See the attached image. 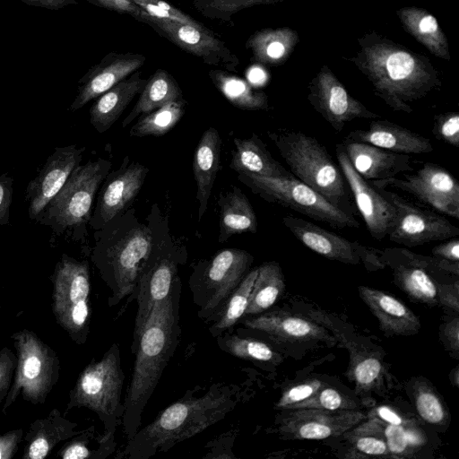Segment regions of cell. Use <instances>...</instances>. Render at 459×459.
<instances>
[{"mask_svg": "<svg viewBox=\"0 0 459 459\" xmlns=\"http://www.w3.org/2000/svg\"><path fill=\"white\" fill-rule=\"evenodd\" d=\"M28 5L42 7L48 10H59L71 4H77L76 0H19Z\"/></svg>", "mask_w": 459, "mask_h": 459, "instance_id": "obj_56", "label": "cell"}, {"mask_svg": "<svg viewBox=\"0 0 459 459\" xmlns=\"http://www.w3.org/2000/svg\"><path fill=\"white\" fill-rule=\"evenodd\" d=\"M78 424L67 420L54 408L46 417L37 419L28 428L23 437L25 446L22 459H43L61 442L79 434Z\"/></svg>", "mask_w": 459, "mask_h": 459, "instance_id": "obj_27", "label": "cell"}, {"mask_svg": "<svg viewBox=\"0 0 459 459\" xmlns=\"http://www.w3.org/2000/svg\"><path fill=\"white\" fill-rule=\"evenodd\" d=\"M444 334L446 337V343L449 345L450 349L458 352L459 351V320L455 317L454 320L449 322L444 330Z\"/></svg>", "mask_w": 459, "mask_h": 459, "instance_id": "obj_55", "label": "cell"}, {"mask_svg": "<svg viewBox=\"0 0 459 459\" xmlns=\"http://www.w3.org/2000/svg\"><path fill=\"white\" fill-rule=\"evenodd\" d=\"M238 179L264 200L293 210L333 228H359V222L333 206L314 189L294 178H269L248 173Z\"/></svg>", "mask_w": 459, "mask_h": 459, "instance_id": "obj_10", "label": "cell"}, {"mask_svg": "<svg viewBox=\"0 0 459 459\" xmlns=\"http://www.w3.org/2000/svg\"><path fill=\"white\" fill-rule=\"evenodd\" d=\"M124 378L119 347L113 343L100 360L92 359L81 372L69 392L65 414L74 408H87L99 416L105 435L113 437L117 420L124 412Z\"/></svg>", "mask_w": 459, "mask_h": 459, "instance_id": "obj_7", "label": "cell"}, {"mask_svg": "<svg viewBox=\"0 0 459 459\" xmlns=\"http://www.w3.org/2000/svg\"><path fill=\"white\" fill-rule=\"evenodd\" d=\"M142 54L110 52L80 79L77 95L69 109L75 111L111 89L143 65Z\"/></svg>", "mask_w": 459, "mask_h": 459, "instance_id": "obj_22", "label": "cell"}, {"mask_svg": "<svg viewBox=\"0 0 459 459\" xmlns=\"http://www.w3.org/2000/svg\"><path fill=\"white\" fill-rule=\"evenodd\" d=\"M220 206L219 241L224 242L236 234L255 233L257 219L246 195L237 186L221 194Z\"/></svg>", "mask_w": 459, "mask_h": 459, "instance_id": "obj_31", "label": "cell"}, {"mask_svg": "<svg viewBox=\"0 0 459 459\" xmlns=\"http://www.w3.org/2000/svg\"><path fill=\"white\" fill-rule=\"evenodd\" d=\"M126 212L94 234L91 257L110 290L109 306L134 293L153 244L152 230L138 221L134 210Z\"/></svg>", "mask_w": 459, "mask_h": 459, "instance_id": "obj_3", "label": "cell"}, {"mask_svg": "<svg viewBox=\"0 0 459 459\" xmlns=\"http://www.w3.org/2000/svg\"><path fill=\"white\" fill-rule=\"evenodd\" d=\"M148 171L144 165L125 157L120 168L109 172L103 180L90 226L99 230L126 212L139 194Z\"/></svg>", "mask_w": 459, "mask_h": 459, "instance_id": "obj_18", "label": "cell"}, {"mask_svg": "<svg viewBox=\"0 0 459 459\" xmlns=\"http://www.w3.org/2000/svg\"><path fill=\"white\" fill-rule=\"evenodd\" d=\"M23 437V429H15L0 435V459H12Z\"/></svg>", "mask_w": 459, "mask_h": 459, "instance_id": "obj_52", "label": "cell"}, {"mask_svg": "<svg viewBox=\"0 0 459 459\" xmlns=\"http://www.w3.org/2000/svg\"><path fill=\"white\" fill-rule=\"evenodd\" d=\"M137 70L97 98L90 108V122L99 133H105L143 89L147 80Z\"/></svg>", "mask_w": 459, "mask_h": 459, "instance_id": "obj_28", "label": "cell"}, {"mask_svg": "<svg viewBox=\"0 0 459 459\" xmlns=\"http://www.w3.org/2000/svg\"><path fill=\"white\" fill-rule=\"evenodd\" d=\"M180 99H183V95L177 81L167 71L158 69L147 80L137 102L123 120L122 127H126L140 116Z\"/></svg>", "mask_w": 459, "mask_h": 459, "instance_id": "obj_33", "label": "cell"}, {"mask_svg": "<svg viewBox=\"0 0 459 459\" xmlns=\"http://www.w3.org/2000/svg\"><path fill=\"white\" fill-rule=\"evenodd\" d=\"M432 255L452 262H459V239L449 238L448 241L435 246L431 250Z\"/></svg>", "mask_w": 459, "mask_h": 459, "instance_id": "obj_54", "label": "cell"}, {"mask_svg": "<svg viewBox=\"0 0 459 459\" xmlns=\"http://www.w3.org/2000/svg\"><path fill=\"white\" fill-rule=\"evenodd\" d=\"M297 41V33L290 28H269L252 34L246 48L251 51L254 61L265 65H280L289 57Z\"/></svg>", "mask_w": 459, "mask_h": 459, "instance_id": "obj_32", "label": "cell"}, {"mask_svg": "<svg viewBox=\"0 0 459 459\" xmlns=\"http://www.w3.org/2000/svg\"><path fill=\"white\" fill-rule=\"evenodd\" d=\"M13 178L7 173L0 175V227L9 224L13 199Z\"/></svg>", "mask_w": 459, "mask_h": 459, "instance_id": "obj_51", "label": "cell"}, {"mask_svg": "<svg viewBox=\"0 0 459 459\" xmlns=\"http://www.w3.org/2000/svg\"><path fill=\"white\" fill-rule=\"evenodd\" d=\"M451 382L455 385L458 386L459 384V371L458 368L456 367L452 372H451Z\"/></svg>", "mask_w": 459, "mask_h": 459, "instance_id": "obj_60", "label": "cell"}, {"mask_svg": "<svg viewBox=\"0 0 459 459\" xmlns=\"http://www.w3.org/2000/svg\"><path fill=\"white\" fill-rule=\"evenodd\" d=\"M336 154L340 169L370 236L381 241L388 236L395 224L394 206L368 180L354 169L342 143L336 145Z\"/></svg>", "mask_w": 459, "mask_h": 459, "instance_id": "obj_19", "label": "cell"}, {"mask_svg": "<svg viewBox=\"0 0 459 459\" xmlns=\"http://www.w3.org/2000/svg\"><path fill=\"white\" fill-rule=\"evenodd\" d=\"M253 261V255L245 250L227 248L206 263L195 287H192L195 300L201 307L200 316L221 313L230 294L249 272Z\"/></svg>", "mask_w": 459, "mask_h": 459, "instance_id": "obj_11", "label": "cell"}, {"mask_svg": "<svg viewBox=\"0 0 459 459\" xmlns=\"http://www.w3.org/2000/svg\"><path fill=\"white\" fill-rule=\"evenodd\" d=\"M414 398L416 410L426 422L437 425L446 420L447 412L445 405L439 395L431 387L421 384L416 389Z\"/></svg>", "mask_w": 459, "mask_h": 459, "instance_id": "obj_42", "label": "cell"}, {"mask_svg": "<svg viewBox=\"0 0 459 459\" xmlns=\"http://www.w3.org/2000/svg\"><path fill=\"white\" fill-rule=\"evenodd\" d=\"M407 439L412 449L423 445L425 441L424 434L419 429L408 424L404 426Z\"/></svg>", "mask_w": 459, "mask_h": 459, "instance_id": "obj_58", "label": "cell"}, {"mask_svg": "<svg viewBox=\"0 0 459 459\" xmlns=\"http://www.w3.org/2000/svg\"><path fill=\"white\" fill-rule=\"evenodd\" d=\"M348 437L358 453L372 456H390L387 445L381 437L349 434Z\"/></svg>", "mask_w": 459, "mask_h": 459, "instance_id": "obj_49", "label": "cell"}, {"mask_svg": "<svg viewBox=\"0 0 459 459\" xmlns=\"http://www.w3.org/2000/svg\"><path fill=\"white\" fill-rule=\"evenodd\" d=\"M149 16L181 24L203 27L202 23L165 0H133Z\"/></svg>", "mask_w": 459, "mask_h": 459, "instance_id": "obj_44", "label": "cell"}, {"mask_svg": "<svg viewBox=\"0 0 459 459\" xmlns=\"http://www.w3.org/2000/svg\"><path fill=\"white\" fill-rule=\"evenodd\" d=\"M186 101L173 100L140 116L129 131L130 136H161L169 132L185 114Z\"/></svg>", "mask_w": 459, "mask_h": 459, "instance_id": "obj_37", "label": "cell"}, {"mask_svg": "<svg viewBox=\"0 0 459 459\" xmlns=\"http://www.w3.org/2000/svg\"><path fill=\"white\" fill-rule=\"evenodd\" d=\"M375 187L395 210V224L388 234L390 241L413 247L459 236V229L443 214L414 204L387 188Z\"/></svg>", "mask_w": 459, "mask_h": 459, "instance_id": "obj_13", "label": "cell"}, {"mask_svg": "<svg viewBox=\"0 0 459 459\" xmlns=\"http://www.w3.org/2000/svg\"><path fill=\"white\" fill-rule=\"evenodd\" d=\"M203 16L230 22L238 12L259 4H271L282 0H188Z\"/></svg>", "mask_w": 459, "mask_h": 459, "instance_id": "obj_41", "label": "cell"}, {"mask_svg": "<svg viewBox=\"0 0 459 459\" xmlns=\"http://www.w3.org/2000/svg\"><path fill=\"white\" fill-rule=\"evenodd\" d=\"M432 133L444 143L459 147V114L456 111L436 115Z\"/></svg>", "mask_w": 459, "mask_h": 459, "instance_id": "obj_45", "label": "cell"}, {"mask_svg": "<svg viewBox=\"0 0 459 459\" xmlns=\"http://www.w3.org/2000/svg\"><path fill=\"white\" fill-rule=\"evenodd\" d=\"M323 409V410H357L358 404L340 391L331 387H322L311 397L290 406L287 410L295 409Z\"/></svg>", "mask_w": 459, "mask_h": 459, "instance_id": "obj_43", "label": "cell"}, {"mask_svg": "<svg viewBox=\"0 0 459 459\" xmlns=\"http://www.w3.org/2000/svg\"><path fill=\"white\" fill-rule=\"evenodd\" d=\"M257 273V267L249 271L230 294L220 313L218 321L211 328L212 333H218L230 328L244 316Z\"/></svg>", "mask_w": 459, "mask_h": 459, "instance_id": "obj_39", "label": "cell"}, {"mask_svg": "<svg viewBox=\"0 0 459 459\" xmlns=\"http://www.w3.org/2000/svg\"><path fill=\"white\" fill-rule=\"evenodd\" d=\"M111 165L101 158L78 165L35 221L58 236L66 234L73 239L80 238L91 220L96 193Z\"/></svg>", "mask_w": 459, "mask_h": 459, "instance_id": "obj_6", "label": "cell"}, {"mask_svg": "<svg viewBox=\"0 0 459 459\" xmlns=\"http://www.w3.org/2000/svg\"><path fill=\"white\" fill-rule=\"evenodd\" d=\"M252 329L267 333L272 339L288 343L324 342L333 344L336 339L329 334L325 326L313 319L285 310L263 312L243 320Z\"/></svg>", "mask_w": 459, "mask_h": 459, "instance_id": "obj_23", "label": "cell"}, {"mask_svg": "<svg viewBox=\"0 0 459 459\" xmlns=\"http://www.w3.org/2000/svg\"><path fill=\"white\" fill-rule=\"evenodd\" d=\"M358 290L385 335L409 336L420 331L419 317L396 298L368 286H359Z\"/></svg>", "mask_w": 459, "mask_h": 459, "instance_id": "obj_26", "label": "cell"}, {"mask_svg": "<svg viewBox=\"0 0 459 459\" xmlns=\"http://www.w3.org/2000/svg\"><path fill=\"white\" fill-rule=\"evenodd\" d=\"M17 365V355L8 347L0 350V404L11 388Z\"/></svg>", "mask_w": 459, "mask_h": 459, "instance_id": "obj_48", "label": "cell"}, {"mask_svg": "<svg viewBox=\"0 0 459 459\" xmlns=\"http://www.w3.org/2000/svg\"><path fill=\"white\" fill-rule=\"evenodd\" d=\"M142 22L151 26L158 34L184 51L202 59L209 65L234 72L239 65L238 57L206 28L159 20L146 14Z\"/></svg>", "mask_w": 459, "mask_h": 459, "instance_id": "obj_17", "label": "cell"}, {"mask_svg": "<svg viewBox=\"0 0 459 459\" xmlns=\"http://www.w3.org/2000/svg\"><path fill=\"white\" fill-rule=\"evenodd\" d=\"M344 345L351 353L349 375L351 381L356 385L358 392L366 393L380 384L383 375L381 361L368 351H357L345 341Z\"/></svg>", "mask_w": 459, "mask_h": 459, "instance_id": "obj_38", "label": "cell"}, {"mask_svg": "<svg viewBox=\"0 0 459 459\" xmlns=\"http://www.w3.org/2000/svg\"><path fill=\"white\" fill-rule=\"evenodd\" d=\"M10 339L16 351L17 365L2 407L4 415H7L8 409L19 395L32 404H43L60 376V359L56 352L33 331H17Z\"/></svg>", "mask_w": 459, "mask_h": 459, "instance_id": "obj_8", "label": "cell"}, {"mask_svg": "<svg viewBox=\"0 0 459 459\" xmlns=\"http://www.w3.org/2000/svg\"><path fill=\"white\" fill-rule=\"evenodd\" d=\"M282 223L304 246L327 259L353 265L363 263L369 270L384 267L379 259V249L350 241L311 221L292 215L284 216Z\"/></svg>", "mask_w": 459, "mask_h": 459, "instance_id": "obj_14", "label": "cell"}, {"mask_svg": "<svg viewBox=\"0 0 459 459\" xmlns=\"http://www.w3.org/2000/svg\"><path fill=\"white\" fill-rule=\"evenodd\" d=\"M325 384L317 379L307 380L288 388L283 392L276 406L280 409H288L314 395Z\"/></svg>", "mask_w": 459, "mask_h": 459, "instance_id": "obj_47", "label": "cell"}, {"mask_svg": "<svg viewBox=\"0 0 459 459\" xmlns=\"http://www.w3.org/2000/svg\"><path fill=\"white\" fill-rule=\"evenodd\" d=\"M404 426L386 422L384 424V439L391 457H408L413 450L407 439Z\"/></svg>", "mask_w": 459, "mask_h": 459, "instance_id": "obj_46", "label": "cell"}, {"mask_svg": "<svg viewBox=\"0 0 459 459\" xmlns=\"http://www.w3.org/2000/svg\"><path fill=\"white\" fill-rule=\"evenodd\" d=\"M176 255V254H174ZM163 251L160 244H152L147 262L133 294L137 301V313L132 341V352L134 354L140 335L149 320L154 307L163 300L178 277L176 255Z\"/></svg>", "mask_w": 459, "mask_h": 459, "instance_id": "obj_15", "label": "cell"}, {"mask_svg": "<svg viewBox=\"0 0 459 459\" xmlns=\"http://www.w3.org/2000/svg\"><path fill=\"white\" fill-rule=\"evenodd\" d=\"M354 169L366 180H381L412 171L410 155L396 153L369 143H342Z\"/></svg>", "mask_w": 459, "mask_h": 459, "instance_id": "obj_24", "label": "cell"}, {"mask_svg": "<svg viewBox=\"0 0 459 459\" xmlns=\"http://www.w3.org/2000/svg\"><path fill=\"white\" fill-rule=\"evenodd\" d=\"M397 15L404 29L432 54L449 59L447 39L433 15L417 7L400 9Z\"/></svg>", "mask_w": 459, "mask_h": 459, "instance_id": "obj_34", "label": "cell"}, {"mask_svg": "<svg viewBox=\"0 0 459 459\" xmlns=\"http://www.w3.org/2000/svg\"><path fill=\"white\" fill-rule=\"evenodd\" d=\"M221 139L214 127L206 129L195 148L193 171L199 203L198 220L205 213L212 189L220 169Z\"/></svg>", "mask_w": 459, "mask_h": 459, "instance_id": "obj_29", "label": "cell"}, {"mask_svg": "<svg viewBox=\"0 0 459 459\" xmlns=\"http://www.w3.org/2000/svg\"><path fill=\"white\" fill-rule=\"evenodd\" d=\"M373 416L389 424L403 426L407 424L403 422V420L400 417L399 414H397L394 410L387 406H380L375 409Z\"/></svg>", "mask_w": 459, "mask_h": 459, "instance_id": "obj_57", "label": "cell"}, {"mask_svg": "<svg viewBox=\"0 0 459 459\" xmlns=\"http://www.w3.org/2000/svg\"><path fill=\"white\" fill-rule=\"evenodd\" d=\"M257 270L245 316H255L267 310L285 289L283 273L277 262L264 263Z\"/></svg>", "mask_w": 459, "mask_h": 459, "instance_id": "obj_35", "label": "cell"}, {"mask_svg": "<svg viewBox=\"0 0 459 459\" xmlns=\"http://www.w3.org/2000/svg\"><path fill=\"white\" fill-rule=\"evenodd\" d=\"M351 59L370 82L375 94L394 111L410 114L412 103L441 86L437 70L426 56L378 35L359 39Z\"/></svg>", "mask_w": 459, "mask_h": 459, "instance_id": "obj_1", "label": "cell"}, {"mask_svg": "<svg viewBox=\"0 0 459 459\" xmlns=\"http://www.w3.org/2000/svg\"><path fill=\"white\" fill-rule=\"evenodd\" d=\"M219 344L226 352L243 359L277 363L281 359L266 343L255 339L227 334Z\"/></svg>", "mask_w": 459, "mask_h": 459, "instance_id": "obj_40", "label": "cell"}, {"mask_svg": "<svg viewBox=\"0 0 459 459\" xmlns=\"http://www.w3.org/2000/svg\"><path fill=\"white\" fill-rule=\"evenodd\" d=\"M368 180L372 186L408 193L441 214L459 219V183L445 168L426 162L412 174Z\"/></svg>", "mask_w": 459, "mask_h": 459, "instance_id": "obj_12", "label": "cell"}, {"mask_svg": "<svg viewBox=\"0 0 459 459\" xmlns=\"http://www.w3.org/2000/svg\"><path fill=\"white\" fill-rule=\"evenodd\" d=\"M235 151L232 152L230 168L238 174L248 173L269 178H294L266 148L255 134L247 139L234 138Z\"/></svg>", "mask_w": 459, "mask_h": 459, "instance_id": "obj_30", "label": "cell"}, {"mask_svg": "<svg viewBox=\"0 0 459 459\" xmlns=\"http://www.w3.org/2000/svg\"><path fill=\"white\" fill-rule=\"evenodd\" d=\"M95 5L128 14L142 22L145 13L133 0H86Z\"/></svg>", "mask_w": 459, "mask_h": 459, "instance_id": "obj_50", "label": "cell"}, {"mask_svg": "<svg viewBox=\"0 0 459 459\" xmlns=\"http://www.w3.org/2000/svg\"><path fill=\"white\" fill-rule=\"evenodd\" d=\"M438 302L455 312L459 311L458 281L455 284L437 283Z\"/></svg>", "mask_w": 459, "mask_h": 459, "instance_id": "obj_53", "label": "cell"}, {"mask_svg": "<svg viewBox=\"0 0 459 459\" xmlns=\"http://www.w3.org/2000/svg\"><path fill=\"white\" fill-rule=\"evenodd\" d=\"M344 140L366 143L407 155L426 154L434 149L429 138L385 119H373L368 129L351 131Z\"/></svg>", "mask_w": 459, "mask_h": 459, "instance_id": "obj_25", "label": "cell"}, {"mask_svg": "<svg viewBox=\"0 0 459 459\" xmlns=\"http://www.w3.org/2000/svg\"><path fill=\"white\" fill-rule=\"evenodd\" d=\"M267 135L296 178L356 218L350 188L324 145L315 137L296 130L270 131Z\"/></svg>", "mask_w": 459, "mask_h": 459, "instance_id": "obj_5", "label": "cell"}, {"mask_svg": "<svg viewBox=\"0 0 459 459\" xmlns=\"http://www.w3.org/2000/svg\"><path fill=\"white\" fill-rule=\"evenodd\" d=\"M180 294L177 277L168 296L154 307L140 335L122 417L127 442L138 431L143 409L177 348Z\"/></svg>", "mask_w": 459, "mask_h": 459, "instance_id": "obj_2", "label": "cell"}, {"mask_svg": "<svg viewBox=\"0 0 459 459\" xmlns=\"http://www.w3.org/2000/svg\"><path fill=\"white\" fill-rule=\"evenodd\" d=\"M236 402L228 387H212L201 397L181 399L138 429L126 449L131 459H147L222 420Z\"/></svg>", "mask_w": 459, "mask_h": 459, "instance_id": "obj_4", "label": "cell"}, {"mask_svg": "<svg viewBox=\"0 0 459 459\" xmlns=\"http://www.w3.org/2000/svg\"><path fill=\"white\" fill-rule=\"evenodd\" d=\"M51 309L56 324L78 345L89 336L91 279L89 264L63 254L50 276Z\"/></svg>", "mask_w": 459, "mask_h": 459, "instance_id": "obj_9", "label": "cell"}, {"mask_svg": "<svg viewBox=\"0 0 459 459\" xmlns=\"http://www.w3.org/2000/svg\"><path fill=\"white\" fill-rule=\"evenodd\" d=\"M85 147H56L26 187L25 199L30 220H36L57 195L74 169L80 165Z\"/></svg>", "mask_w": 459, "mask_h": 459, "instance_id": "obj_21", "label": "cell"}, {"mask_svg": "<svg viewBox=\"0 0 459 459\" xmlns=\"http://www.w3.org/2000/svg\"><path fill=\"white\" fill-rule=\"evenodd\" d=\"M281 420L279 431L289 438L318 440L350 431L368 416L358 410H290Z\"/></svg>", "mask_w": 459, "mask_h": 459, "instance_id": "obj_20", "label": "cell"}, {"mask_svg": "<svg viewBox=\"0 0 459 459\" xmlns=\"http://www.w3.org/2000/svg\"><path fill=\"white\" fill-rule=\"evenodd\" d=\"M209 77L233 106L244 110H264L269 108L267 95L255 90L247 81L221 69L210 70Z\"/></svg>", "mask_w": 459, "mask_h": 459, "instance_id": "obj_36", "label": "cell"}, {"mask_svg": "<svg viewBox=\"0 0 459 459\" xmlns=\"http://www.w3.org/2000/svg\"><path fill=\"white\" fill-rule=\"evenodd\" d=\"M307 100L337 133L352 120L379 118L353 98L327 66H323L309 82Z\"/></svg>", "mask_w": 459, "mask_h": 459, "instance_id": "obj_16", "label": "cell"}, {"mask_svg": "<svg viewBox=\"0 0 459 459\" xmlns=\"http://www.w3.org/2000/svg\"><path fill=\"white\" fill-rule=\"evenodd\" d=\"M250 78L254 82L260 83L264 81L265 74L261 69L255 68L250 73Z\"/></svg>", "mask_w": 459, "mask_h": 459, "instance_id": "obj_59", "label": "cell"}]
</instances>
